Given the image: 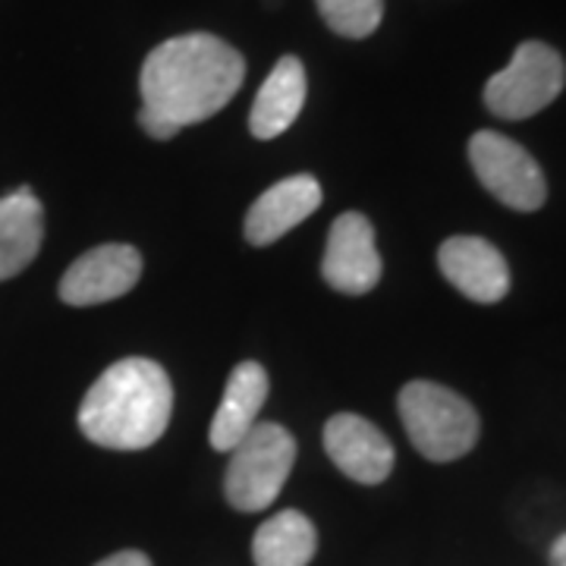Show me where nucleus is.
I'll list each match as a JSON object with an SVG mask.
<instances>
[{"label": "nucleus", "mask_w": 566, "mask_h": 566, "mask_svg": "<svg viewBox=\"0 0 566 566\" xmlns=\"http://www.w3.org/2000/svg\"><path fill=\"white\" fill-rule=\"evenodd\" d=\"M245 61L218 35H177L142 63V129L151 139H174L182 126L214 117L240 92Z\"/></svg>", "instance_id": "nucleus-1"}, {"label": "nucleus", "mask_w": 566, "mask_h": 566, "mask_svg": "<svg viewBox=\"0 0 566 566\" xmlns=\"http://www.w3.org/2000/svg\"><path fill=\"white\" fill-rule=\"evenodd\" d=\"M174 387L151 359H120L92 385L80 406V428L107 450H145L170 424Z\"/></svg>", "instance_id": "nucleus-2"}, {"label": "nucleus", "mask_w": 566, "mask_h": 566, "mask_svg": "<svg viewBox=\"0 0 566 566\" xmlns=\"http://www.w3.org/2000/svg\"><path fill=\"white\" fill-rule=\"evenodd\" d=\"M400 419L412 447L431 463H453L479 441V412L457 390L434 381H409L400 390Z\"/></svg>", "instance_id": "nucleus-3"}, {"label": "nucleus", "mask_w": 566, "mask_h": 566, "mask_svg": "<svg viewBox=\"0 0 566 566\" xmlns=\"http://www.w3.org/2000/svg\"><path fill=\"white\" fill-rule=\"evenodd\" d=\"M296 463V441L277 422H259L230 450L223 494L240 513H259L277 501Z\"/></svg>", "instance_id": "nucleus-4"}, {"label": "nucleus", "mask_w": 566, "mask_h": 566, "mask_svg": "<svg viewBox=\"0 0 566 566\" xmlns=\"http://www.w3.org/2000/svg\"><path fill=\"white\" fill-rule=\"evenodd\" d=\"M564 85V57L545 41H523L513 61L488 80L485 104L501 120H526L557 102Z\"/></svg>", "instance_id": "nucleus-5"}, {"label": "nucleus", "mask_w": 566, "mask_h": 566, "mask_svg": "<svg viewBox=\"0 0 566 566\" xmlns=\"http://www.w3.org/2000/svg\"><path fill=\"white\" fill-rule=\"evenodd\" d=\"M469 161L479 182L506 208L538 211L545 205V174L520 142L482 129L469 139Z\"/></svg>", "instance_id": "nucleus-6"}, {"label": "nucleus", "mask_w": 566, "mask_h": 566, "mask_svg": "<svg viewBox=\"0 0 566 566\" xmlns=\"http://www.w3.org/2000/svg\"><path fill=\"white\" fill-rule=\"evenodd\" d=\"M322 274L337 293H346V296H363L378 286L381 255H378L375 230H371L368 218L349 211L334 221L331 233H327Z\"/></svg>", "instance_id": "nucleus-7"}, {"label": "nucleus", "mask_w": 566, "mask_h": 566, "mask_svg": "<svg viewBox=\"0 0 566 566\" xmlns=\"http://www.w3.org/2000/svg\"><path fill=\"white\" fill-rule=\"evenodd\" d=\"M142 274V259L133 245L107 243L85 252L70 264L61 281V300L66 305H102L126 296Z\"/></svg>", "instance_id": "nucleus-8"}, {"label": "nucleus", "mask_w": 566, "mask_h": 566, "mask_svg": "<svg viewBox=\"0 0 566 566\" xmlns=\"http://www.w3.org/2000/svg\"><path fill=\"white\" fill-rule=\"evenodd\" d=\"M324 450L359 485H381L394 469V447L385 431L353 412H340L324 424Z\"/></svg>", "instance_id": "nucleus-9"}, {"label": "nucleus", "mask_w": 566, "mask_h": 566, "mask_svg": "<svg viewBox=\"0 0 566 566\" xmlns=\"http://www.w3.org/2000/svg\"><path fill=\"white\" fill-rule=\"evenodd\" d=\"M441 274L453 283L465 300L494 305L510 293V268L506 259L479 237H453L438 249Z\"/></svg>", "instance_id": "nucleus-10"}, {"label": "nucleus", "mask_w": 566, "mask_h": 566, "mask_svg": "<svg viewBox=\"0 0 566 566\" xmlns=\"http://www.w3.org/2000/svg\"><path fill=\"white\" fill-rule=\"evenodd\" d=\"M322 205V186L315 177L300 174L281 180L262 192L245 214V240L252 245H271L290 233L296 223H303L308 214H315Z\"/></svg>", "instance_id": "nucleus-11"}, {"label": "nucleus", "mask_w": 566, "mask_h": 566, "mask_svg": "<svg viewBox=\"0 0 566 566\" xmlns=\"http://www.w3.org/2000/svg\"><path fill=\"white\" fill-rule=\"evenodd\" d=\"M264 400H268V371L259 363L237 365L227 378L223 400L211 422V447L230 453L259 424Z\"/></svg>", "instance_id": "nucleus-12"}, {"label": "nucleus", "mask_w": 566, "mask_h": 566, "mask_svg": "<svg viewBox=\"0 0 566 566\" xmlns=\"http://www.w3.org/2000/svg\"><path fill=\"white\" fill-rule=\"evenodd\" d=\"M44 240V208L32 189L0 199V281L17 277L39 255Z\"/></svg>", "instance_id": "nucleus-13"}, {"label": "nucleus", "mask_w": 566, "mask_h": 566, "mask_svg": "<svg viewBox=\"0 0 566 566\" xmlns=\"http://www.w3.org/2000/svg\"><path fill=\"white\" fill-rule=\"evenodd\" d=\"M305 104V66L300 57H283L255 95L249 129L255 139H277L286 133Z\"/></svg>", "instance_id": "nucleus-14"}, {"label": "nucleus", "mask_w": 566, "mask_h": 566, "mask_svg": "<svg viewBox=\"0 0 566 566\" xmlns=\"http://www.w3.org/2000/svg\"><path fill=\"white\" fill-rule=\"evenodd\" d=\"M318 547L315 526L300 510H283L259 526L252 538L255 566H308Z\"/></svg>", "instance_id": "nucleus-15"}, {"label": "nucleus", "mask_w": 566, "mask_h": 566, "mask_svg": "<svg viewBox=\"0 0 566 566\" xmlns=\"http://www.w3.org/2000/svg\"><path fill=\"white\" fill-rule=\"evenodd\" d=\"M331 32L344 39H368L385 17V0H315Z\"/></svg>", "instance_id": "nucleus-16"}, {"label": "nucleus", "mask_w": 566, "mask_h": 566, "mask_svg": "<svg viewBox=\"0 0 566 566\" xmlns=\"http://www.w3.org/2000/svg\"><path fill=\"white\" fill-rule=\"evenodd\" d=\"M95 566H151V560L142 551H120V554H111L107 560Z\"/></svg>", "instance_id": "nucleus-17"}, {"label": "nucleus", "mask_w": 566, "mask_h": 566, "mask_svg": "<svg viewBox=\"0 0 566 566\" xmlns=\"http://www.w3.org/2000/svg\"><path fill=\"white\" fill-rule=\"evenodd\" d=\"M551 566H566V535L551 545Z\"/></svg>", "instance_id": "nucleus-18"}]
</instances>
